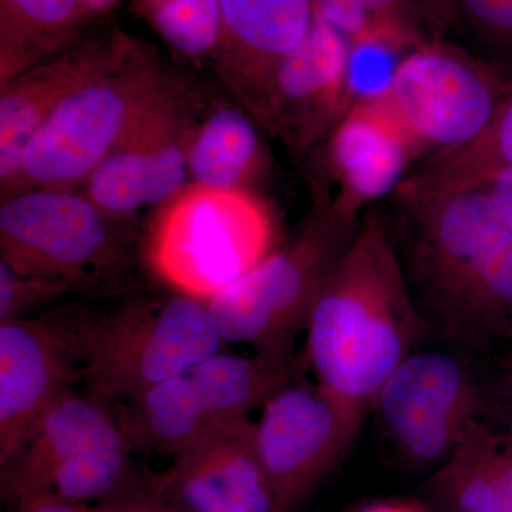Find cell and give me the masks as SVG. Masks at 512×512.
Instances as JSON below:
<instances>
[{"instance_id":"30bf717a","label":"cell","mask_w":512,"mask_h":512,"mask_svg":"<svg viewBox=\"0 0 512 512\" xmlns=\"http://www.w3.org/2000/svg\"><path fill=\"white\" fill-rule=\"evenodd\" d=\"M373 410L407 466L436 468L480 423V389L463 360L419 349L386 380Z\"/></svg>"},{"instance_id":"5b68a950","label":"cell","mask_w":512,"mask_h":512,"mask_svg":"<svg viewBox=\"0 0 512 512\" xmlns=\"http://www.w3.org/2000/svg\"><path fill=\"white\" fill-rule=\"evenodd\" d=\"M278 247L275 217L254 192L191 183L157 208L141 251L161 284L207 303Z\"/></svg>"},{"instance_id":"4dcf8cb0","label":"cell","mask_w":512,"mask_h":512,"mask_svg":"<svg viewBox=\"0 0 512 512\" xmlns=\"http://www.w3.org/2000/svg\"><path fill=\"white\" fill-rule=\"evenodd\" d=\"M99 512H174L165 507L156 498L151 497L146 490L137 493L117 495L109 503L97 508Z\"/></svg>"},{"instance_id":"277c9868","label":"cell","mask_w":512,"mask_h":512,"mask_svg":"<svg viewBox=\"0 0 512 512\" xmlns=\"http://www.w3.org/2000/svg\"><path fill=\"white\" fill-rule=\"evenodd\" d=\"M67 320L84 380L103 402L190 375L225 345L207 303L175 292L131 296L113 311L67 313Z\"/></svg>"},{"instance_id":"5bb4252c","label":"cell","mask_w":512,"mask_h":512,"mask_svg":"<svg viewBox=\"0 0 512 512\" xmlns=\"http://www.w3.org/2000/svg\"><path fill=\"white\" fill-rule=\"evenodd\" d=\"M254 434L251 419L215 427L143 488L174 512H278Z\"/></svg>"},{"instance_id":"484cf974","label":"cell","mask_w":512,"mask_h":512,"mask_svg":"<svg viewBox=\"0 0 512 512\" xmlns=\"http://www.w3.org/2000/svg\"><path fill=\"white\" fill-rule=\"evenodd\" d=\"M507 167H512V93L480 140L429 160L406 184L416 190L478 187Z\"/></svg>"},{"instance_id":"6da1fadb","label":"cell","mask_w":512,"mask_h":512,"mask_svg":"<svg viewBox=\"0 0 512 512\" xmlns=\"http://www.w3.org/2000/svg\"><path fill=\"white\" fill-rule=\"evenodd\" d=\"M407 284L430 330L468 345L512 339V231L483 187H400Z\"/></svg>"},{"instance_id":"1f68e13d","label":"cell","mask_w":512,"mask_h":512,"mask_svg":"<svg viewBox=\"0 0 512 512\" xmlns=\"http://www.w3.org/2000/svg\"><path fill=\"white\" fill-rule=\"evenodd\" d=\"M437 40L451 28L456 16L454 0H416Z\"/></svg>"},{"instance_id":"83f0119b","label":"cell","mask_w":512,"mask_h":512,"mask_svg":"<svg viewBox=\"0 0 512 512\" xmlns=\"http://www.w3.org/2000/svg\"><path fill=\"white\" fill-rule=\"evenodd\" d=\"M70 293L62 285L26 276L0 261V322L28 318L30 312Z\"/></svg>"},{"instance_id":"d590c367","label":"cell","mask_w":512,"mask_h":512,"mask_svg":"<svg viewBox=\"0 0 512 512\" xmlns=\"http://www.w3.org/2000/svg\"><path fill=\"white\" fill-rule=\"evenodd\" d=\"M507 397L508 407H510V429H508L507 433L512 437V370L510 373V379H508Z\"/></svg>"},{"instance_id":"9c48e42d","label":"cell","mask_w":512,"mask_h":512,"mask_svg":"<svg viewBox=\"0 0 512 512\" xmlns=\"http://www.w3.org/2000/svg\"><path fill=\"white\" fill-rule=\"evenodd\" d=\"M365 420L316 383L291 380L266 400L254 440L278 512L298 510L315 493L349 453Z\"/></svg>"},{"instance_id":"8992f818","label":"cell","mask_w":512,"mask_h":512,"mask_svg":"<svg viewBox=\"0 0 512 512\" xmlns=\"http://www.w3.org/2000/svg\"><path fill=\"white\" fill-rule=\"evenodd\" d=\"M357 215L325 202L288 244L281 245L207 302L225 343L256 352H289L319 293L355 238Z\"/></svg>"},{"instance_id":"7402d4cb","label":"cell","mask_w":512,"mask_h":512,"mask_svg":"<svg viewBox=\"0 0 512 512\" xmlns=\"http://www.w3.org/2000/svg\"><path fill=\"white\" fill-rule=\"evenodd\" d=\"M265 158L252 114L228 101L204 107L188 158L192 183L218 190L251 191Z\"/></svg>"},{"instance_id":"836d02e7","label":"cell","mask_w":512,"mask_h":512,"mask_svg":"<svg viewBox=\"0 0 512 512\" xmlns=\"http://www.w3.org/2000/svg\"><path fill=\"white\" fill-rule=\"evenodd\" d=\"M356 512H433L419 504L409 503V501H380L360 508Z\"/></svg>"},{"instance_id":"d4e9b609","label":"cell","mask_w":512,"mask_h":512,"mask_svg":"<svg viewBox=\"0 0 512 512\" xmlns=\"http://www.w3.org/2000/svg\"><path fill=\"white\" fill-rule=\"evenodd\" d=\"M320 19L349 42L389 37L420 47L439 42L416 0H312Z\"/></svg>"},{"instance_id":"52a82bcc","label":"cell","mask_w":512,"mask_h":512,"mask_svg":"<svg viewBox=\"0 0 512 512\" xmlns=\"http://www.w3.org/2000/svg\"><path fill=\"white\" fill-rule=\"evenodd\" d=\"M127 222L82 191L40 188L2 200L0 261L72 292L120 288L131 265Z\"/></svg>"},{"instance_id":"d6a6232c","label":"cell","mask_w":512,"mask_h":512,"mask_svg":"<svg viewBox=\"0 0 512 512\" xmlns=\"http://www.w3.org/2000/svg\"><path fill=\"white\" fill-rule=\"evenodd\" d=\"M15 512H99L97 508L66 500L55 494H42L39 497L30 498L25 503L16 505Z\"/></svg>"},{"instance_id":"cb8c5ba5","label":"cell","mask_w":512,"mask_h":512,"mask_svg":"<svg viewBox=\"0 0 512 512\" xmlns=\"http://www.w3.org/2000/svg\"><path fill=\"white\" fill-rule=\"evenodd\" d=\"M134 12L185 62H217L224 42L218 0H130Z\"/></svg>"},{"instance_id":"e0dca14e","label":"cell","mask_w":512,"mask_h":512,"mask_svg":"<svg viewBox=\"0 0 512 512\" xmlns=\"http://www.w3.org/2000/svg\"><path fill=\"white\" fill-rule=\"evenodd\" d=\"M127 439L116 414L94 394L69 392L40 419L22 448L2 464L3 501L19 505L49 493L57 471L93 448Z\"/></svg>"},{"instance_id":"7c38bea8","label":"cell","mask_w":512,"mask_h":512,"mask_svg":"<svg viewBox=\"0 0 512 512\" xmlns=\"http://www.w3.org/2000/svg\"><path fill=\"white\" fill-rule=\"evenodd\" d=\"M350 42L316 15L308 35L275 67L249 114L291 147L330 136L348 113Z\"/></svg>"},{"instance_id":"3957f363","label":"cell","mask_w":512,"mask_h":512,"mask_svg":"<svg viewBox=\"0 0 512 512\" xmlns=\"http://www.w3.org/2000/svg\"><path fill=\"white\" fill-rule=\"evenodd\" d=\"M156 49L137 45L64 99L37 128L2 200L40 188L80 191L124 138L183 82Z\"/></svg>"},{"instance_id":"4fadbf2b","label":"cell","mask_w":512,"mask_h":512,"mask_svg":"<svg viewBox=\"0 0 512 512\" xmlns=\"http://www.w3.org/2000/svg\"><path fill=\"white\" fill-rule=\"evenodd\" d=\"M79 379L66 313L0 322V466Z\"/></svg>"},{"instance_id":"d6986e66","label":"cell","mask_w":512,"mask_h":512,"mask_svg":"<svg viewBox=\"0 0 512 512\" xmlns=\"http://www.w3.org/2000/svg\"><path fill=\"white\" fill-rule=\"evenodd\" d=\"M434 512H512V437L483 421L434 468L426 484Z\"/></svg>"},{"instance_id":"ba28073f","label":"cell","mask_w":512,"mask_h":512,"mask_svg":"<svg viewBox=\"0 0 512 512\" xmlns=\"http://www.w3.org/2000/svg\"><path fill=\"white\" fill-rule=\"evenodd\" d=\"M511 93L510 73L439 40L404 57L383 101L417 156L433 160L480 140Z\"/></svg>"},{"instance_id":"ffe728a7","label":"cell","mask_w":512,"mask_h":512,"mask_svg":"<svg viewBox=\"0 0 512 512\" xmlns=\"http://www.w3.org/2000/svg\"><path fill=\"white\" fill-rule=\"evenodd\" d=\"M99 26L83 0H0V86Z\"/></svg>"},{"instance_id":"e575fe53","label":"cell","mask_w":512,"mask_h":512,"mask_svg":"<svg viewBox=\"0 0 512 512\" xmlns=\"http://www.w3.org/2000/svg\"><path fill=\"white\" fill-rule=\"evenodd\" d=\"M87 12L96 22L106 19L113 10L119 8L121 3L130 2V0H83Z\"/></svg>"},{"instance_id":"7a4b0ae2","label":"cell","mask_w":512,"mask_h":512,"mask_svg":"<svg viewBox=\"0 0 512 512\" xmlns=\"http://www.w3.org/2000/svg\"><path fill=\"white\" fill-rule=\"evenodd\" d=\"M320 389L362 414L430 333L389 228L367 217L319 293L305 326Z\"/></svg>"},{"instance_id":"2e32d148","label":"cell","mask_w":512,"mask_h":512,"mask_svg":"<svg viewBox=\"0 0 512 512\" xmlns=\"http://www.w3.org/2000/svg\"><path fill=\"white\" fill-rule=\"evenodd\" d=\"M328 151L340 187L335 202L357 217L365 205L402 187L419 158L383 100L353 104L330 133Z\"/></svg>"},{"instance_id":"603a6c76","label":"cell","mask_w":512,"mask_h":512,"mask_svg":"<svg viewBox=\"0 0 512 512\" xmlns=\"http://www.w3.org/2000/svg\"><path fill=\"white\" fill-rule=\"evenodd\" d=\"M215 427L249 419L256 406L292 380L289 352H256L252 356L221 352L190 373Z\"/></svg>"},{"instance_id":"44dd1931","label":"cell","mask_w":512,"mask_h":512,"mask_svg":"<svg viewBox=\"0 0 512 512\" xmlns=\"http://www.w3.org/2000/svg\"><path fill=\"white\" fill-rule=\"evenodd\" d=\"M114 414L134 450L164 456H180L215 429L190 375L148 387L117 403Z\"/></svg>"},{"instance_id":"9a60e30c","label":"cell","mask_w":512,"mask_h":512,"mask_svg":"<svg viewBox=\"0 0 512 512\" xmlns=\"http://www.w3.org/2000/svg\"><path fill=\"white\" fill-rule=\"evenodd\" d=\"M137 42L124 30L99 26L76 45L0 86V187L12 180L30 138L50 113Z\"/></svg>"},{"instance_id":"4316f807","label":"cell","mask_w":512,"mask_h":512,"mask_svg":"<svg viewBox=\"0 0 512 512\" xmlns=\"http://www.w3.org/2000/svg\"><path fill=\"white\" fill-rule=\"evenodd\" d=\"M412 50L414 47L389 37L350 42L346 69L350 107L386 99L400 63Z\"/></svg>"},{"instance_id":"8fae6325","label":"cell","mask_w":512,"mask_h":512,"mask_svg":"<svg viewBox=\"0 0 512 512\" xmlns=\"http://www.w3.org/2000/svg\"><path fill=\"white\" fill-rule=\"evenodd\" d=\"M202 110L200 93L183 80L80 191L114 220L131 222L147 208H160L192 183L188 158Z\"/></svg>"},{"instance_id":"ac0fdd59","label":"cell","mask_w":512,"mask_h":512,"mask_svg":"<svg viewBox=\"0 0 512 512\" xmlns=\"http://www.w3.org/2000/svg\"><path fill=\"white\" fill-rule=\"evenodd\" d=\"M224 42L214 66L232 92L251 106L275 67L308 35L312 0H218Z\"/></svg>"},{"instance_id":"f1b7e54d","label":"cell","mask_w":512,"mask_h":512,"mask_svg":"<svg viewBox=\"0 0 512 512\" xmlns=\"http://www.w3.org/2000/svg\"><path fill=\"white\" fill-rule=\"evenodd\" d=\"M454 6L485 45L512 56V0H454Z\"/></svg>"},{"instance_id":"f546056e","label":"cell","mask_w":512,"mask_h":512,"mask_svg":"<svg viewBox=\"0 0 512 512\" xmlns=\"http://www.w3.org/2000/svg\"><path fill=\"white\" fill-rule=\"evenodd\" d=\"M478 187L484 188L495 210L512 231V167L491 175Z\"/></svg>"}]
</instances>
